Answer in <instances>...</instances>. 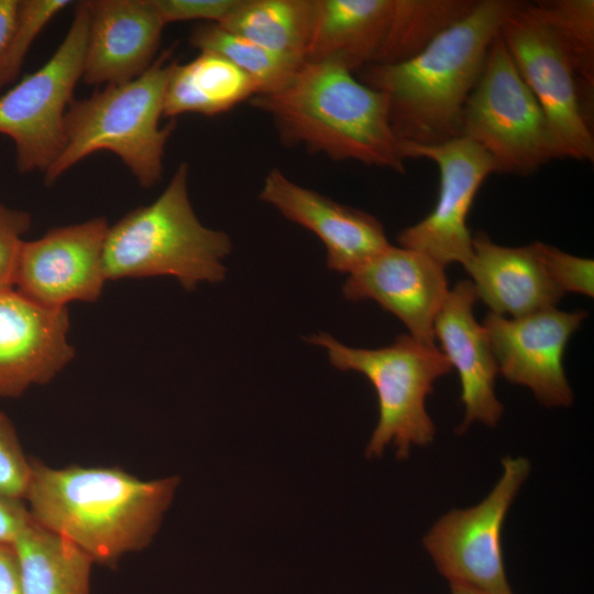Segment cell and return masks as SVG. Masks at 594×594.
<instances>
[{"label": "cell", "instance_id": "7402d4cb", "mask_svg": "<svg viewBox=\"0 0 594 594\" xmlns=\"http://www.w3.org/2000/svg\"><path fill=\"white\" fill-rule=\"evenodd\" d=\"M22 594H89L94 561L32 518L12 544Z\"/></svg>", "mask_w": 594, "mask_h": 594}, {"label": "cell", "instance_id": "277c9868", "mask_svg": "<svg viewBox=\"0 0 594 594\" xmlns=\"http://www.w3.org/2000/svg\"><path fill=\"white\" fill-rule=\"evenodd\" d=\"M172 54V47L162 52L145 73L130 81L70 102L64 119V146L44 174L46 185L99 151L116 154L143 188L161 182L165 146L175 129V121L160 123L175 63Z\"/></svg>", "mask_w": 594, "mask_h": 594}, {"label": "cell", "instance_id": "83f0119b", "mask_svg": "<svg viewBox=\"0 0 594 594\" xmlns=\"http://www.w3.org/2000/svg\"><path fill=\"white\" fill-rule=\"evenodd\" d=\"M537 248L550 277L563 293L593 297V260L571 255L542 242H537Z\"/></svg>", "mask_w": 594, "mask_h": 594}, {"label": "cell", "instance_id": "4dcf8cb0", "mask_svg": "<svg viewBox=\"0 0 594 594\" xmlns=\"http://www.w3.org/2000/svg\"><path fill=\"white\" fill-rule=\"evenodd\" d=\"M31 520L23 501L0 497V544L12 546Z\"/></svg>", "mask_w": 594, "mask_h": 594}, {"label": "cell", "instance_id": "44dd1931", "mask_svg": "<svg viewBox=\"0 0 594 594\" xmlns=\"http://www.w3.org/2000/svg\"><path fill=\"white\" fill-rule=\"evenodd\" d=\"M257 95L252 79L227 58L200 52L185 64L175 62L164 94L163 117H207L227 112Z\"/></svg>", "mask_w": 594, "mask_h": 594}, {"label": "cell", "instance_id": "3957f363", "mask_svg": "<svg viewBox=\"0 0 594 594\" xmlns=\"http://www.w3.org/2000/svg\"><path fill=\"white\" fill-rule=\"evenodd\" d=\"M250 101L272 120L287 146L321 153L336 162L406 172L387 96L338 63L304 62L284 88Z\"/></svg>", "mask_w": 594, "mask_h": 594}, {"label": "cell", "instance_id": "4316f807", "mask_svg": "<svg viewBox=\"0 0 594 594\" xmlns=\"http://www.w3.org/2000/svg\"><path fill=\"white\" fill-rule=\"evenodd\" d=\"M31 470L32 459L24 453L9 417L0 411V497L24 502Z\"/></svg>", "mask_w": 594, "mask_h": 594}, {"label": "cell", "instance_id": "9a60e30c", "mask_svg": "<svg viewBox=\"0 0 594 594\" xmlns=\"http://www.w3.org/2000/svg\"><path fill=\"white\" fill-rule=\"evenodd\" d=\"M444 268L421 251L389 244L352 272L342 292L350 300H375L411 338L435 345V320L450 290Z\"/></svg>", "mask_w": 594, "mask_h": 594}, {"label": "cell", "instance_id": "5bb4252c", "mask_svg": "<svg viewBox=\"0 0 594 594\" xmlns=\"http://www.w3.org/2000/svg\"><path fill=\"white\" fill-rule=\"evenodd\" d=\"M108 229L107 219L97 217L24 241L13 287L48 308H65L75 300L96 301L107 280L102 250Z\"/></svg>", "mask_w": 594, "mask_h": 594}, {"label": "cell", "instance_id": "8fae6325", "mask_svg": "<svg viewBox=\"0 0 594 594\" xmlns=\"http://www.w3.org/2000/svg\"><path fill=\"white\" fill-rule=\"evenodd\" d=\"M499 33L547 118L561 158L593 162L591 112L561 43L535 3L519 1Z\"/></svg>", "mask_w": 594, "mask_h": 594}, {"label": "cell", "instance_id": "d6986e66", "mask_svg": "<svg viewBox=\"0 0 594 594\" xmlns=\"http://www.w3.org/2000/svg\"><path fill=\"white\" fill-rule=\"evenodd\" d=\"M476 299L471 279L461 280L449 290L435 320L441 352L460 377L464 417L459 432L473 422L494 427L504 410L495 394L497 362L485 328L473 315Z\"/></svg>", "mask_w": 594, "mask_h": 594}, {"label": "cell", "instance_id": "52a82bcc", "mask_svg": "<svg viewBox=\"0 0 594 594\" xmlns=\"http://www.w3.org/2000/svg\"><path fill=\"white\" fill-rule=\"evenodd\" d=\"M307 341L323 346L334 367L362 373L375 388L378 421L366 447L367 458L380 457L393 443L397 457L406 459L413 446H427L433 440L436 427L427 413L426 398L435 382L452 370L436 345L409 334H400L380 349L351 348L324 332Z\"/></svg>", "mask_w": 594, "mask_h": 594}, {"label": "cell", "instance_id": "8992f818", "mask_svg": "<svg viewBox=\"0 0 594 594\" xmlns=\"http://www.w3.org/2000/svg\"><path fill=\"white\" fill-rule=\"evenodd\" d=\"M477 0H315L305 62L352 73L408 59Z\"/></svg>", "mask_w": 594, "mask_h": 594}, {"label": "cell", "instance_id": "f546056e", "mask_svg": "<svg viewBox=\"0 0 594 594\" xmlns=\"http://www.w3.org/2000/svg\"><path fill=\"white\" fill-rule=\"evenodd\" d=\"M166 25L173 22L201 20L222 23L241 3V0H152Z\"/></svg>", "mask_w": 594, "mask_h": 594}, {"label": "cell", "instance_id": "603a6c76", "mask_svg": "<svg viewBox=\"0 0 594 594\" xmlns=\"http://www.w3.org/2000/svg\"><path fill=\"white\" fill-rule=\"evenodd\" d=\"M315 0H241L220 24L274 53L305 62Z\"/></svg>", "mask_w": 594, "mask_h": 594}, {"label": "cell", "instance_id": "e0dca14e", "mask_svg": "<svg viewBox=\"0 0 594 594\" xmlns=\"http://www.w3.org/2000/svg\"><path fill=\"white\" fill-rule=\"evenodd\" d=\"M260 199L315 233L324 244L327 265L333 271L351 274L389 245L374 216L302 187L278 168L265 176Z\"/></svg>", "mask_w": 594, "mask_h": 594}, {"label": "cell", "instance_id": "4fadbf2b", "mask_svg": "<svg viewBox=\"0 0 594 594\" xmlns=\"http://www.w3.org/2000/svg\"><path fill=\"white\" fill-rule=\"evenodd\" d=\"M587 312L561 311L556 307L517 318L488 312L483 321L498 373L516 385L531 389L548 407H565L573 392L565 376L563 356L571 336Z\"/></svg>", "mask_w": 594, "mask_h": 594}, {"label": "cell", "instance_id": "30bf717a", "mask_svg": "<svg viewBox=\"0 0 594 594\" xmlns=\"http://www.w3.org/2000/svg\"><path fill=\"white\" fill-rule=\"evenodd\" d=\"M529 471L526 458H504L502 474L483 501L447 513L427 532L424 547L450 585L484 594H514L506 575L502 535Z\"/></svg>", "mask_w": 594, "mask_h": 594}, {"label": "cell", "instance_id": "6da1fadb", "mask_svg": "<svg viewBox=\"0 0 594 594\" xmlns=\"http://www.w3.org/2000/svg\"><path fill=\"white\" fill-rule=\"evenodd\" d=\"M178 484V476L143 481L118 466L52 468L32 459L24 503L40 526L111 565L151 543Z\"/></svg>", "mask_w": 594, "mask_h": 594}, {"label": "cell", "instance_id": "7c38bea8", "mask_svg": "<svg viewBox=\"0 0 594 594\" xmlns=\"http://www.w3.org/2000/svg\"><path fill=\"white\" fill-rule=\"evenodd\" d=\"M402 152L406 160L427 158L437 165L439 191L432 211L399 233V245L421 251L444 267H464L472 256L469 212L481 185L496 173L493 160L464 136L435 145L402 141Z\"/></svg>", "mask_w": 594, "mask_h": 594}, {"label": "cell", "instance_id": "7a4b0ae2", "mask_svg": "<svg viewBox=\"0 0 594 594\" xmlns=\"http://www.w3.org/2000/svg\"><path fill=\"white\" fill-rule=\"evenodd\" d=\"M518 0H477L464 16L406 61L359 70L360 80L385 94L396 135L420 145L461 136L465 101L488 47Z\"/></svg>", "mask_w": 594, "mask_h": 594}, {"label": "cell", "instance_id": "ac0fdd59", "mask_svg": "<svg viewBox=\"0 0 594 594\" xmlns=\"http://www.w3.org/2000/svg\"><path fill=\"white\" fill-rule=\"evenodd\" d=\"M81 79L117 85L145 73L156 58L165 26L152 0H94Z\"/></svg>", "mask_w": 594, "mask_h": 594}, {"label": "cell", "instance_id": "2e32d148", "mask_svg": "<svg viewBox=\"0 0 594 594\" xmlns=\"http://www.w3.org/2000/svg\"><path fill=\"white\" fill-rule=\"evenodd\" d=\"M67 307L48 308L0 287V396L51 382L74 358Z\"/></svg>", "mask_w": 594, "mask_h": 594}, {"label": "cell", "instance_id": "9c48e42d", "mask_svg": "<svg viewBox=\"0 0 594 594\" xmlns=\"http://www.w3.org/2000/svg\"><path fill=\"white\" fill-rule=\"evenodd\" d=\"M88 25V3L77 2L51 58L0 96V133L14 142L20 173L45 174L63 150L64 119L82 76Z\"/></svg>", "mask_w": 594, "mask_h": 594}, {"label": "cell", "instance_id": "ffe728a7", "mask_svg": "<svg viewBox=\"0 0 594 594\" xmlns=\"http://www.w3.org/2000/svg\"><path fill=\"white\" fill-rule=\"evenodd\" d=\"M464 268L477 298L499 316L517 318L556 307L564 295L546 270L537 242L503 246L479 232L472 239V256Z\"/></svg>", "mask_w": 594, "mask_h": 594}, {"label": "cell", "instance_id": "5b68a950", "mask_svg": "<svg viewBox=\"0 0 594 594\" xmlns=\"http://www.w3.org/2000/svg\"><path fill=\"white\" fill-rule=\"evenodd\" d=\"M187 163H180L163 193L150 205L109 226L102 250L107 280L168 275L188 290L224 278L228 234L205 227L188 194Z\"/></svg>", "mask_w": 594, "mask_h": 594}, {"label": "cell", "instance_id": "484cf974", "mask_svg": "<svg viewBox=\"0 0 594 594\" xmlns=\"http://www.w3.org/2000/svg\"><path fill=\"white\" fill-rule=\"evenodd\" d=\"M69 0H19L15 20L0 55V90L13 82L32 43Z\"/></svg>", "mask_w": 594, "mask_h": 594}, {"label": "cell", "instance_id": "836d02e7", "mask_svg": "<svg viewBox=\"0 0 594 594\" xmlns=\"http://www.w3.org/2000/svg\"><path fill=\"white\" fill-rule=\"evenodd\" d=\"M450 594H484L461 585H450Z\"/></svg>", "mask_w": 594, "mask_h": 594}, {"label": "cell", "instance_id": "d6a6232c", "mask_svg": "<svg viewBox=\"0 0 594 594\" xmlns=\"http://www.w3.org/2000/svg\"><path fill=\"white\" fill-rule=\"evenodd\" d=\"M19 0H0V55L12 30Z\"/></svg>", "mask_w": 594, "mask_h": 594}, {"label": "cell", "instance_id": "cb8c5ba5", "mask_svg": "<svg viewBox=\"0 0 594 594\" xmlns=\"http://www.w3.org/2000/svg\"><path fill=\"white\" fill-rule=\"evenodd\" d=\"M188 41L200 52L219 54L235 65L252 79L257 95L284 88L304 63L274 53L216 23L195 25Z\"/></svg>", "mask_w": 594, "mask_h": 594}, {"label": "cell", "instance_id": "ba28073f", "mask_svg": "<svg viewBox=\"0 0 594 594\" xmlns=\"http://www.w3.org/2000/svg\"><path fill=\"white\" fill-rule=\"evenodd\" d=\"M461 136L491 156L496 173L527 176L561 158L547 118L499 31L465 101Z\"/></svg>", "mask_w": 594, "mask_h": 594}, {"label": "cell", "instance_id": "d4e9b609", "mask_svg": "<svg viewBox=\"0 0 594 594\" xmlns=\"http://www.w3.org/2000/svg\"><path fill=\"white\" fill-rule=\"evenodd\" d=\"M539 13L561 43L578 79L586 109L594 95V1L539 0Z\"/></svg>", "mask_w": 594, "mask_h": 594}, {"label": "cell", "instance_id": "1f68e13d", "mask_svg": "<svg viewBox=\"0 0 594 594\" xmlns=\"http://www.w3.org/2000/svg\"><path fill=\"white\" fill-rule=\"evenodd\" d=\"M0 594H22L19 563L13 546L0 544Z\"/></svg>", "mask_w": 594, "mask_h": 594}, {"label": "cell", "instance_id": "f1b7e54d", "mask_svg": "<svg viewBox=\"0 0 594 594\" xmlns=\"http://www.w3.org/2000/svg\"><path fill=\"white\" fill-rule=\"evenodd\" d=\"M30 228L31 216L28 212L0 204V287L13 286L23 235Z\"/></svg>", "mask_w": 594, "mask_h": 594}]
</instances>
